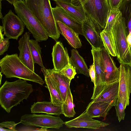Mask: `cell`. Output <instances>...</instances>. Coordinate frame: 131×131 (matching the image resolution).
<instances>
[{"label":"cell","instance_id":"obj_17","mask_svg":"<svg viewBox=\"0 0 131 131\" xmlns=\"http://www.w3.org/2000/svg\"><path fill=\"white\" fill-rule=\"evenodd\" d=\"M52 56L53 69L56 70L60 71L70 63L67 49L59 41H57L53 46Z\"/></svg>","mask_w":131,"mask_h":131},{"label":"cell","instance_id":"obj_32","mask_svg":"<svg viewBox=\"0 0 131 131\" xmlns=\"http://www.w3.org/2000/svg\"><path fill=\"white\" fill-rule=\"evenodd\" d=\"M60 71L65 76L71 80L74 78L77 74L74 68L70 63Z\"/></svg>","mask_w":131,"mask_h":131},{"label":"cell","instance_id":"obj_21","mask_svg":"<svg viewBox=\"0 0 131 131\" xmlns=\"http://www.w3.org/2000/svg\"><path fill=\"white\" fill-rule=\"evenodd\" d=\"M47 70L54 80L63 102L66 100L68 90L70 88L71 80L65 76L60 71L54 69Z\"/></svg>","mask_w":131,"mask_h":131},{"label":"cell","instance_id":"obj_1","mask_svg":"<svg viewBox=\"0 0 131 131\" xmlns=\"http://www.w3.org/2000/svg\"><path fill=\"white\" fill-rule=\"evenodd\" d=\"M32 85L19 79L13 82L6 81L0 88V104L7 113L14 106L27 99L33 92Z\"/></svg>","mask_w":131,"mask_h":131},{"label":"cell","instance_id":"obj_13","mask_svg":"<svg viewBox=\"0 0 131 131\" xmlns=\"http://www.w3.org/2000/svg\"><path fill=\"white\" fill-rule=\"evenodd\" d=\"M101 53L104 64L105 83H110L119 81V68L116 67L113 58L104 47L101 49Z\"/></svg>","mask_w":131,"mask_h":131},{"label":"cell","instance_id":"obj_27","mask_svg":"<svg viewBox=\"0 0 131 131\" xmlns=\"http://www.w3.org/2000/svg\"><path fill=\"white\" fill-rule=\"evenodd\" d=\"M119 9L125 20L128 34L131 31V0H123Z\"/></svg>","mask_w":131,"mask_h":131},{"label":"cell","instance_id":"obj_30","mask_svg":"<svg viewBox=\"0 0 131 131\" xmlns=\"http://www.w3.org/2000/svg\"><path fill=\"white\" fill-rule=\"evenodd\" d=\"M3 28H0V55H1L7 51L10 45L9 39L6 37L4 38V35L3 34Z\"/></svg>","mask_w":131,"mask_h":131},{"label":"cell","instance_id":"obj_33","mask_svg":"<svg viewBox=\"0 0 131 131\" xmlns=\"http://www.w3.org/2000/svg\"><path fill=\"white\" fill-rule=\"evenodd\" d=\"M17 124L13 121H6L0 123V131H16V126Z\"/></svg>","mask_w":131,"mask_h":131},{"label":"cell","instance_id":"obj_16","mask_svg":"<svg viewBox=\"0 0 131 131\" xmlns=\"http://www.w3.org/2000/svg\"><path fill=\"white\" fill-rule=\"evenodd\" d=\"M119 80L113 83H105L102 90L92 101L103 102L115 105L118 96Z\"/></svg>","mask_w":131,"mask_h":131},{"label":"cell","instance_id":"obj_4","mask_svg":"<svg viewBox=\"0 0 131 131\" xmlns=\"http://www.w3.org/2000/svg\"><path fill=\"white\" fill-rule=\"evenodd\" d=\"M15 11L38 42L47 40L48 36L40 22L29 9L24 0H18L13 5Z\"/></svg>","mask_w":131,"mask_h":131},{"label":"cell","instance_id":"obj_28","mask_svg":"<svg viewBox=\"0 0 131 131\" xmlns=\"http://www.w3.org/2000/svg\"><path fill=\"white\" fill-rule=\"evenodd\" d=\"M30 44L34 62L39 65L41 68H44L41 56V48L35 40L30 39Z\"/></svg>","mask_w":131,"mask_h":131},{"label":"cell","instance_id":"obj_29","mask_svg":"<svg viewBox=\"0 0 131 131\" xmlns=\"http://www.w3.org/2000/svg\"><path fill=\"white\" fill-rule=\"evenodd\" d=\"M121 14L119 9H111L109 15L104 29L111 30L116 20Z\"/></svg>","mask_w":131,"mask_h":131},{"label":"cell","instance_id":"obj_41","mask_svg":"<svg viewBox=\"0 0 131 131\" xmlns=\"http://www.w3.org/2000/svg\"><path fill=\"white\" fill-rule=\"evenodd\" d=\"M0 84L1 85V80L2 77V72L1 71L0 72Z\"/></svg>","mask_w":131,"mask_h":131},{"label":"cell","instance_id":"obj_36","mask_svg":"<svg viewBox=\"0 0 131 131\" xmlns=\"http://www.w3.org/2000/svg\"><path fill=\"white\" fill-rule=\"evenodd\" d=\"M26 127H24L20 128L17 131H47V128L41 127L40 128H34L29 127L28 126H26Z\"/></svg>","mask_w":131,"mask_h":131},{"label":"cell","instance_id":"obj_40","mask_svg":"<svg viewBox=\"0 0 131 131\" xmlns=\"http://www.w3.org/2000/svg\"><path fill=\"white\" fill-rule=\"evenodd\" d=\"M2 0H0V19H2L3 17V15H2V13H1V9H2V3H1V1H2Z\"/></svg>","mask_w":131,"mask_h":131},{"label":"cell","instance_id":"obj_35","mask_svg":"<svg viewBox=\"0 0 131 131\" xmlns=\"http://www.w3.org/2000/svg\"><path fill=\"white\" fill-rule=\"evenodd\" d=\"M89 73L91 81L93 83L94 85L95 84V73L93 63L90 66V68L89 69Z\"/></svg>","mask_w":131,"mask_h":131},{"label":"cell","instance_id":"obj_8","mask_svg":"<svg viewBox=\"0 0 131 131\" xmlns=\"http://www.w3.org/2000/svg\"><path fill=\"white\" fill-rule=\"evenodd\" d=\"M2 19L4 35L9 39L17 40L24 31L25 25L24 23L11 9Z\"/></svg>","mask_w":131,"mask_h":131},{"label":"cell","instance_id":"obj_11","mask_svg":"<svg viewBox=\"0 0 131 131\" xmlns=\"http://www.w3.org/2000/svg\"><path fill=\"white\" fill-rule=\"evenodd\" d=\"M92 48L91 52L95 73V84L91 98V99L93 100L102 90L105 83L104 81V64L101 53L102 49Z\"/></svg>","mask_w":131,"mask_h":131},{"label":"cell","instance_id":"obj_26","mask_svg":"<svg viewBox=\"0 0 131 131\" xmlns=\"http://www.w3.org/2000/svg\"><path fill=\"white\" fill-rule=\"evenodd\" d=\"M62 107V114L68 117H71L76 114L74 108L73 96L70 88L68 89L65 100L63 102Z\"/></svg>","mask_w":131,"mask_h":131},{"label":"cell","instance_id":"obj_10","mask_svg":"<svg viewBox=\"0 0 131 131\" xmlns=\"http://www.w3.org/2000/svg\"><path fill=\"white\" fill-rule=\"evenodd\" d=\"M119 68L120 74L118 98L122 100L125 109L129 105L131 93V67L120 64Z\"/></svg>","mask_w":131,"mask_h":131},{"label":"cell","instance_id":"obj_2","mask_svg":"<svg viewBox=\"0 0 131 131\" xmlns=\"http://www.w3.org/2000/svg\"><path fill=\"white\" fill-rule=\"evenodd\" d=\"M0 69L6 78H16L35 82L42 85L45 83L39 75L21 62L17 53L7 54L1 59Z\"/></svg>","mask_w":131,"mask_h":131},{"label":"cell","instance_id":"obj_5","mask_svg":"<svg viewBox=\"0 0 131 131\" xmlns=\"http://www.w3.org/2000/svg\"><path fill=\"white\" fill-rule=\"evenodd\" d=\"M112 30L117 53V59L120 64L131 67V50L128 43V35L125 20L121 14L113 26Z\"/></svg>","mask_w":131,"mask_h":131},{"label":"cell","instance_id":"obj_37","mask_svg":"<svg viewBox=\"0 0 131 131\" xmlns=\"http://www.w3.org/2000/svg\"><path fill=\"white\" fill-rule=\"evenodd\" d=\"M127 40L129 47L131 50V31L127 36Z\"/></svg>","mask_w":131,"mask_h":131},{"label":"cell","instance_id":"obj_7","mask_svg":"<svg viewBox=\"0 0 131 131\" xmlns=\"http://www.w3.org/2000/svg\"><path fill=\"white\" fill-rule=\"evenodd\" d=\"M21 123L25 126L40 127L47 128L59 129L64 122L59 117L49 114H25L22 116L18 124Z\"/></svg>","mask_w":131,"mask_h":131},{"label":"cell","instance_id":"obj_19","mask_svg":"<svg viewBox=\"0 0 131 131\" xmlns=\"http://www.w3.org/2000/svg\"><path fill=\"white\" fill-rule=\"evenodd\" d=\"M113 106L108 103L103 102L91 101L86 107L85 111L91 118H105Z\"/></svg>","mask_w":131,"mask_h":131},{"label":"cell","instance_id":"obj_3","mask_svg":"<svg viewBox=\"0 0 131 131\" xmlns=\"http://www.w3.org/2000/svg\"><path fill=\"white\" fill-rule=\"evenodd\" d=\"M40 22L48 36L57 41L60 33L53 15L50 0H24Z\"/></svg>","mask_w":131,"mask_h":131},{"label":"cell","instance_id":"obj_38","mask_svg":"<svg viewBox=\"0 0 131 131\" xmlns=\"http://www.w3.org/2000/svg\"><path fill=\"white\" fill-rule=\"evenodd\" d=\"M6 0L9 3L13 4V5L18 0Z\"/></svg>","mask_w":131,"mask_h":131},{"label":"cell","instance_id":"obj_15","mask_svg":"<svg viewBox=\"0 0 131 131\" xmlns=\"http://www.w3.org/2000/svg\"><path fill=\"white\" fill-rule=\"evenodd\" d=\"M55 20L60 21L72 29L79 35H83L82 23L74 18L62 8L58 6L52 8Z\"/></svg>","mask_w":131,"mask_h":131},{"label":"cell","instance_id":"obj_22","mask_svg":"<svg viewBox=\"0 0 131 131\" xmlns=\"http://www.w3.org/2000/svg\"><path fill=\"white\" fill-rule=\"evenodd\" d=\"M30 110L32 113H42L58 116L62 114L61 106L54 105L51 101L35 102Z\"/></svg>","mask_w":131,"mask_h":131},{"label":"cell","instance_id":"obj_23","mask_svg":"<svg viewBox=\"0 0 131 131\" xmlns=\"http://www.w3.org/2000/svg\"><path fill=\"white\" fill-rule=\"evenodd\" d=\"M55 2L58 6L62 8L74 18L82 23L85 19V11L82 5H75L72 3L59 1Z\"/></svg>","mask_w":131,"mask_h":131},{"label":"cell","instance_id":"obj_9","mask_svg":"<svg viewBox=\"0 0 131 131\" xmlns=\"http://www.w3.org/2000/svg\"><path fill=\"white\" fill-rule=\"evenodd\" d=\"M85 14L86 19L82 23L83 36L92 47L102 49L104 46L100 33L102 30L93 18Z\"/></svg>","mask_w":131,"mask_h":131},{"label":"cell","instance_id":"obj_31","mask_svg":"<svg viewBox=\"0 0 131 131\" xmlns=\"http://www.w3.org/2000/svg\"><path fill=\"white\" fill-rule=\"evenodd\" d=\"M115 108L116 116L119 122L124 118L125 113L124 104L122 100L118 98L116 103L114 106Z\"/></svg>","mask_w":131,"mask_h":131},{"label":"cell","instance_id":"obj_18","mask_svg":"<svg viewBox=\"0 0 131 131\" xmlns=\"http://www.w3.org/2000/svg\"><path fill=\"white\" fill-rule=\"evenodd\" d=\"M41 69L46 85L45 87L50 93L51 101L54 105L61 106L63 101L54 80L47 69L41 68Z\"/></svg>","mask_w":131,"mask_h":131},{"label":"cell","instance_id":"obj_34","mask_svg":"<svg viewBox=\"0 0 131 131\" xmlns=\"http://www.w3.org/2000/svg\"><path fill=\"white\" fill-rule=\"evenodd\" d=\"M123 0H108L111 9H119Z\"/></svg>","mask_w":131,"mask_h":131},{"label":"cell","instance_id":"obj_24","mask_svg":"<svg viewBox=\"0 0 131 131\" xmlns=\"http://www.w3.org/2000/svg\"><path fill=\"white\" fill-rule=\"evenodd\" d=\"M71 53L70 62L74 68L77 73L83 74L89 77V69L83 58L75 49L71 50Z\"/></svg>","mask_w":131,"mask_h":131},{"label":"cell","instance_id":"obj_42","mask_svg":"<svg viewBox=\"0 0 131 131\" xmlns=\"http://www.w3.org/2000/svg\"><path fill=\"white\" fill-rule=\"evenodd\" d=\"M77 0H72L71 3L73 4H74Z\"/></svg>","mask_w":131,"mask_h":131},{"label":"cell","instance_id":"obj_6","mask_svg":"<svg viewBox=\"0 0 131 131\" xmlns=\"http://www.w3.org/2000/svg\"><path fill=\"white\" fill-rule=\"evenodd\" d=\"M74 5H82L101 29H104L111 10L108 0H77Z\"/></svg>","mask_w":131,"mask_h":131},{"label":"cell","instance_id":"obj_12","mask_svg":"<svg viewBox=\"0 0 131 131\" xmlns=\"http://www.w3.org/2000/svg\"><path fill=\"white\" fill-rule=\"evenodd\" d=\"M68 128H84L98 129L108 125L109 124L92 119L84 111L80 116L71 120L64 122Z\"/></svg>","mask_w":131,"mask_h":131},{"label":"cell","instance_id":"obj_14","mask_svg":"<svg viewBox=\"0 0 131 131\" xmlns=\"http://www.w3.org/2000/svg\"><path fill=\"white\" fill-rule=\"evenodd\" d=\"M29 32H26L18 41L19 51V57L26 66L34 72V63L32 57L30 44Z\"/></svg>","mask_w":131,"mask_h":131},{"label":"cell","instance_id":"obj_20","mask_svg":"<svg viewBox=\"0 0 131 131\" xmlns=\"http://www.w3.org/2000/svg\"><path fill=\"white\" fill-rule=\"evenodd\" d=\"M56 23L60 34L64 37L69 44L75 49L81 47L82 43L78 33L60 21H57Z\"/></svg>","mask_w":131,"mask_h":131},{"label":"cell","instance_id":"obj_25","mask_svg":"<svg viewBox=\"0 0 131 131\" xmlns=\"http://www.w3.org/2000/svg\"><path fill=\"white\" fill-rule=\"evenodd\" d=\"M100 35L104 47L106 50L112 56L117 57V53L112 30L104 29Z\"/></svg>","mask_w":131,"mask_h":131},{"label":"cell","instance_id":"obj_39","mask_svg":"<svg viewBox=\"0 0 131 131\" xmlns=\"http://www.w3.org/2000/svg\"><path fill=\"white\" fill-rule=\"evenodd\" d=\"M54 1H61L62 2H66L72 3H71V1L72 0H52Z\"/></svg>","mask_w":131,"mask_h":131}]
</instances>
